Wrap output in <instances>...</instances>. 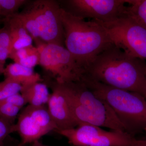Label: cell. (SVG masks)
Instances as JSON below:
<instances>
[{"instance_id": "1", "label": "cell", "mask_w": 146, "mask_h": 146, "mask_svg": "<svg viewBox=\"0 0 146 146\" xmlns=\"http://www.w3.org/2000/svg\"><path fill=\"white\" fill-rule=\"evenodd\" d=\"M84 76L114 88L138 93L146 98V61L114 45L94 59Z\"/></svg>"}, {"instance_id": "2", "label": "cell", "mask_w": 146, "mask_h": 146, "mask_svg": "<svg viewBox=\"0 0 146 146\" xmlns=\"http://www.w3.org/2000/svg\"><path fill=\"white\" fill-rule=\"evenodd\" d=\"M60 18L65 32V47L84 74L85 69L97 56L114 45L98 22L86 21L61 7Z\"/></svg>"}, {"instance_id": "3", "label": "cell", "mask_w": 146, "mask_h": 146, "mask_svg": "<svg viewBox=\"0 0 146 146\" xmlns=\"http://www.w3.org/2000/svg\"><path fill=\"white\" fill-rule=\"evenodd\" d=\"M78 125L89 124L126 132L106 102L82 82L58 83Z\"/></svg>"}, {"instance_id": "4", "label": "cell", "mask_w": 146, "mask_h": 146, "mask_svg": "<svg viewBox=\"0 0 146 146\" xmlns=\"http://www.w3.org/2000/svg\"><path fill=\"white\" fill-rule=\"evenodd\" d=\"M82 80L109 105L126 132L134 136L146 129V98L143 96L106 85L85 76Z\"/></svg>"}, {"instance_id": "5", "label": "cell", "mask_w": 146, "mask_h": 146, "mask_svg": "<svg viewBox=\"0 0 146 146\" xmlns=\"http://www.w3.org/2000/svg\"><path fill=\"white\" fill-rule=\"evenodd\" d=\"M97 22L104 28L114 46L133 57L146 61L145 28L126 13L110 22Z\"/></svg>"}, {"instance_id": "6", "label": "cell", "mask_w": 146, "mask_h": 146, "mask_svg": "<svg viewBox=\"0 0 146 146\" xmlns=\"http://www.w3.org/2000/svg\"><path fill=\"white\" fill-rule=\"evenodd\" d=\"M39 65L58 83L80 82L84 72L65 46L46 44L40 52Z\"/></svg>"}, {"instance_id": "7", "label": "cell", "mask_w": 146, "mask_h": 146, "mask_svg": "<svg viewBox=\"0 0 146 146\" xmlns=\"http://www.w3.org/2000/svg\"><path fill=\"white\" fill-rule=\"evenodd\" d=\"M29 3L27 7L34 17L40 40L46 44L65 46V32L59 2L36 0Z\"/></svg>"}, {"instance_id": "8", "label": "cell", "mask_w": 146, "mask_h": 146, "mask_svg": "<svg viewBox=\"0 0 146 146\" xmlns=\"http://www.w3.org/2000/svg\"><path fill=\"white\" fill-rule=\"evenodd\" d=\"M56 132L74 146H132L136 138L126 132L108 131L97 126L83 124Z\"/></svg>"}, {"instance_id": "9", "label": "cell", "mask_w": 146, "mask_h": 146, "mask_svg": "<svg viewBox=\"0 0 146 146\" xmlns=\"http://www.w3.org/2000/svg\"><path fill=\"white\" fill-rule=\"evenodd\" d=\"M60 7L72 15L85 20L106 23L124 16L127 0H66Z\"/></svg>"}, {"instance_id": "10", "label": "cell", "mask_w": 146, "mask_h": 146, "mask_svg": "<svg viewBox=\"0 0 146 146\" xmlns=\"http://www.w3.org/2000/svg\"><path fill=\"white\" fill-rule=\"evenodd\" d=\"M57 128L48 107L28 105L19 114L14 131L20 135L22 145L33 143Z\"/></svg>"}, {"instance_id": "11", "label": "cell", "mask_w": 146, "mask_h": 146, "mask_svg": "<svg viewBox=\"0 0 146 146\" xmlns=\"http://www.w3.org/2000/svg\"><path fill=\"white\" fill-rule=\"evenodd\" d=\"M52 93L50 94L47 107L51 117L58 131L67 130L77 127L66 98L60 87L53 80L47 78Z\"/></svg>"}, {"instance_id": "12", "label": "cell", "mask_w": 146, "mask_h": 146, "mask_svg": "<svg viewBox=\"0 0 146 146\" xmlns=\"http://www.w3.org/2000/svg\"><path fill=\"white\" fill-rule=\"evenodd\" d=\"M3 22L10 32L11 39V53L33 45V39L15 14L4 18Z\"/></svg>"}, {"instance_id": "13", "label": "cell", "mask_w": 146, "mask_h": 146, "mask_svg": "<svg viewBox=\"0 0 146 146\" xmlns=\"http://www.w3.org/2000/svg\"><path fill=\"white\" fill-rule=\"evenodd\" d=\"M3 74L5 79L19 84L22 86L44 80L39 74L34 72L33 69L15 63L7 65Z\"/></svg>"}, {"instance_id": "14", "label": "cell", "mask_w": 146, "mask_h": 146, "mask_svg": "<svg viewBox=\"0 0 146 146\" xmlns=\"http://www.w3.org/2000/svg\"><path fill=\"white\" fill-rule=\"evenodd\" d=\"M20 93L27 104L34 106L46 105L50 95L48 86L42 82L22 86Z\"/></svg>"}, {"instance_id": "15", "label": "cell", "mask_w": 146, "mask_h": 146, "mask_svg": "<svg viewBox=\"0 0 146 146\" xmlns=\"http://www.w3.org/2000/svg\"><path fill=\"white\" fill-rule=\"evenodd\" d=\"M40 57V54L37 48L32 45L11 53L9 58L14 63L33 69L39 65Z\"/></svg>"}, {"instance_id": "16", "label": "cell", "mask_w": 146, "mask_h": 146, "mask_svg": "<svg viewBox=\"0 0 146 146\" xmlns=\"http://www.w3.org/2000/svg\"><path fill=\"white\" fill-rule=\"evenodd\" d=\"M126 14L146 29V0H127Z\"/></svg>"}, {"instance_id": "17", "label": "cell", "mask_w": 146, "mask_h": 146, "mask_svg": "<svg viewBox=\"0 0 146 146\" xmlns=\"http://www.w3.org/2000/svg\"><path fill=\"white\" fill-rule=\"evenodd\" d=\"M15 15L21 21L35 43L41 40L39 39L34 17L27 7H26L22 12L17 13Z\"/></svg>"}, {"instance_id": "18", "label": "cell", "mask_w": 146, "mask_h": 146, "mask_svg": "<svg viewBox=\"0 0 146 146\" xmlns=\"http://www.w3.org/2000/svg\"><path fill=\"white\" fill-rule=\"evenodd\" d=\"M29 2L27 0H0L1 16L5 18L16 14L20 7Z\"/></svg>"}, {"instance_id": "19", "label": "cell", "mask_w": 146, "mask_h": 146, "mask_svg": "<svg viewBox=\"0 0 146 146\" xmlns=\"http://www.w3.org/2000/svg\"><path fill=\"white\" fill-rule=\"evenodd\" d=\"M21 109L20 108L10 104L0 102V119L11 124H15L14 121L18 116Z\"/></svg>"}, {"instance_id": "20", "label": "cell", "mask_w": 146, "mask_h": 146, "mask_svg": "<svg viewBox=\"0 0 146 146\" xmlns=\"http://www.w3.org/2000/svg\"><path fill=\"white\" fill-rule=\"evenodd\" d=\"M22 86L7 79L0 82V102L14 94L20 93Z\"/></svg>"}, {"instance_id": "21", "label": "cell", "mask_w": 146, "mask_h": 146, "mask_svg": "<svg viewBox=\"0 0 146 146\" xmlns=\"http://www.w3.org/2000/svg\"><path fill=\"white\" fill-rule=\"evenodd\" d=\"M0 46L9 50L10 53L11 50V39L10 32L7 27L4 25L0 29Z\"/></svg>"}, {"instance_id": "22", "label": "cell", "mask_w": 146, "mask_h": 146, "mask_svg": "<svg viewBox=\"0 0 146 146\" xmlns=\"http://www.w3.org/2000/svg\"><path fill=\"white\" fill-rule=\"evenodd\" d=\"M1 102H4L22 109L24 106L27 104L26 101L21 93H18L10 96Z\"/></svg>"}, {"instance_id": "23", "label": "cell", "mask_w": 146, "mask_h": 146, "mask_svg": "<svg viewBox=\"0 0 146 146\" xmlns=\"http://www.w3.org/2000/svg\"><path fill=\"white\" fill-rule=\"evenodd\" d=\"M10 52L9 50L0 46V61L5 64L6 60L9 57Z\"/></svg>"}, {"instance_id": "24", "label": "cell", "mask_w": 146, "mask_h": 146, "mask_svg": "<svg viewBox=\"0 0 146 146\" xmlns=\"http://www.w3.org/2000/svg\"><path fill=\"white\" fill-rule=\"evenodd\" d=\"M132 146H146V140L135 139Z\"/></svg>"}, {"instance_id": "25", "label": "cell", "mask_w": 146, "mask_h": 146, "mask_svg": "<svg viewBox=\"0 0 146 146\" xmlns=\"http://www.w3.org/2000/svg\"><path fill=\"white\" fill-rule=\"evenodd\" d=\"M31 146H50L46 145H44L42 143H40L39 141H36L32 144V145Z\"/></svg>"}, {"instance_id": "26", "label": "cell", "mask_w": 146, "mask_h": 146, "mask_svg": "<svg viewBox=\"0 0 146 146\" xmlns=\"http://www.w3.org/2000/svg\"><path fill=\"white\" fill-rule=\"evenodd\" d=\"M3 20H1V19H0V24L2 22H3Z\"/></svg>"}, {"instance_id": "27", "label": "cell", "mask_w": 146, "mask_h": 146, "mask_svg": "<svg viewBox=\"0 0 146 146\" xmlns=\"http://www.w3.org/2000/svg\"><path fill=\"white\" fill-rule=\"evenodd\" d=\"M0 16H1V6H0Z\"/></svg>"}]
</instances>
